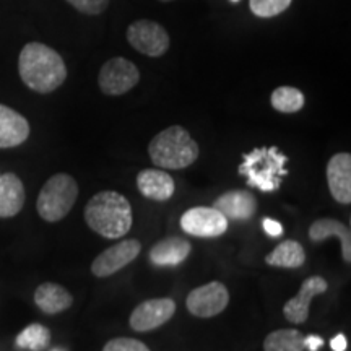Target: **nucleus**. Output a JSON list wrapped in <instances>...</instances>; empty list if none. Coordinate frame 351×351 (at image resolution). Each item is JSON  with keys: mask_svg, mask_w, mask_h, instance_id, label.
Segmentation results:
<instances>
[{"mask_svg": "<svg viewBox=\"0 0 351 351\" xmlns=\"http://www.w3.org/2000/svg\"><path fill=\"white\" fill-rule=\"evenodd\" d=\"M288 156L276 147L254 148L245 153L239 165V174L247 178V186L262 192H275L282 186L288 171L285 169Z\"/></svg>", "mask_w": 351, "mask_h": 351, "instance_id": "4", "label": "nucleus"}, {"mask_svg": "<svg viewBox=\"0 0 351 351\" xmlns=\"http://www.w3.org/2000/svg\"><path fill=\"white\" fill-rule=\"evenodd\" d=\"M127 41L137 52L160 57L169 49V34L160 23L152 20L134 21L127 28Z\"/></svg>", "mask_w": 351, "mask_h": 351, "instance_id": "7", "label": "nucleus"}, {"mask_svg": "<svg viewBox=\"0 0 351 351\" xmlns=\"http://www.w3.org/2000/svg\"><path fill=\"white\" fill-rule=\"evenodd\" d=\"M56 351H59V350H56Z\"/></svg>", "mask_w": 351, "mask_h": 351, "instance_id": "33", "label": "nucleus"}, {"mask_svg": "<svg viewBox=\"0 0 351 351\" xmlns=\"http://www.w3.org/2000/svg\"><path fill=\"white\" fill-rule=\"evenodd\" d=\"M304 345L306 348H309V351H317L324 345V340L317 335H309L304 337Z\"/></svg>", "mask_w": 351, "mask_h": 351, "instance_id": "29", "label": "nucleus"}, {"mask_svg": "<svg viewBox=\"0 0 351 351\" xmlns=\"http://www.w3.org/2000/svg\"><path fill=\"white\" fill-rule=\"evenodd\" d=\"M78 197V184L72 176L59 173L44 184L38 195L39 217L49 223L60 221L69 215Z\"/></svg>", "mask_w": 351, "mask_h": 351, "instance_id": "5", "label": "nucleus"}, {"mask_svg": "<svg viewBox=\"0 0 351 351\" xmlns=\"http://www.w3.org/2000/svg\"><path fill=\"white\" fill-rule=\"evenodd\" d=\"M160 2H171V0H160Z\"/></svg>", "mask_w": 351, "mask_h": 351, "instance_id": "31", "label": "nucleus"}, {"mask_svg": "<svg viewBox=\"0 0 351 351\" xmlns=\"http://www.w3.org/2000/svg\"><path fill=\"white\" fill-rule=\"evenodd\" d=\"M262 225H263V231H265L269 236H271V238H278V236L283 234L282 223L275 221V219L265 218L262 221Z\"/></svg>", "mask_w": 351, "mask_h": 351, "instance_id": "28", "label": "nucleus"}, {"mask_svg": "<svg viewBox=\"0 0 351 351\" xmlns=\"http://www.w3.org/2000/svg\"><path fill=\"white\" fill-rule=\"evenodd\" d=\"M85 221L99 236L108 239L124 238L130 231L134 217L129 200L114 191L93 195L85 207Z\"/></svg>", "mask_w": 351, "mask_h": 351, "instance_id": "2", "label": "nucleus"}, {"mask_svg": "<svg viewBox=\"0 0 351 351\" xmlns=\"http://www.w3.org/2000/svg\"><path fill=\"white\" fill-rule=\"evenodd\" d=\"M199 145L181 125L161 130L148 145L153 165L161 169H184L199 158Z\"/></svg>", "mask_w": 351, "mask_h": 351, "instance_id": "3", "label": "nucleus"}, {"mask_svg": "<svg viewBox=\"0 0 351 351\" xmlns=\"http://www.w3.org/2000/svg\"><path fill=\"white\" fill-rule=\"evenodd\" d=\"M327 184L333 199L341 205L351 204V155L337 153L327 163Z\"/></svg>", "mask_w": 351, "mask_h": 351, "instance_id": "13", "label": "nucleus"}, {"mask_svg": "<svg viewBox=\"0 0 351 351\" xmlns=\"http://www.w3.org/2000/svg\"><path fill=\"white\" fill-rule=\"evenodd\" d=\"M34 302L43 313L54 315L67 311L72 306L73 296L70 295L69 289L60 287V285L43 283L34 291Z\"/></svg>", "mask_w": 351, "mask_h": 351, "instance_id": "20", "label": "nucleus"}, {"mask_svg": "<svg viewBox=\"0 0 351 351\" xmlns=\"http://www.w3.org/2000/svg\"><path fill=\"white\" fill-rule=\"evenodd\" d=\"M103 351H150L147 345L135 339H127V337H121V339H112L104 345Z\"/></svg>", "mask_w": 351, "mask_h": 351, "instance_id": "26", "label": "nucleus"}, {"mask_svg": "<svg viewBox=\"0 0 351 351\" xmlns=\"http://www.w3.org/2000/svg\"><path fill=\"white\" fill-rule=\"evenodd\" d=\"M140 194L150 200L166 202L174 195V179L163 169H143L137 174Z\"/></svg>", "mask_w": 351, "mask_h": 351, "instance_id": "15", "label": "nucleus"}, {"mask_svg": "<svg viewBox=\"0 0 351 351\" xmlns=\"http://www.w3.org/2000/svg\"><path fill=\"white\" fill-rule=\"evenodd\" d=\"M25 205V187L13 173L0 174V218H12Z\"/></svg>", "mask_w": 351, "mask_h": 351, "instance_id": "18", "label": "nucleus"}, {"mask_svg": "<svg viewBox=\"0 0 351 351\" xmlns=\"http://www.w3.org/2000/svg\"><path fill=\"white\" fill-rule=\"evenodd\" d=\"M142 251V244L137 239H124L103 251L91 263V274L98 278H106L129 265Z\"/></svg>", "mask_w": 351, "mask_h": 351, "instance_id": "9", "label": "nucleus"}, {"mask_svg": "<svg viewBox=\"0 0 351 351\" xmlns=\"http://www.w3.org/2000/svg\"><path fill=\"white\" fill-rule=\"evenodd\" d=\"M270 103L275 111L283 114H293L304 108V95L295 86H280L271 93Z\"/></svg>", "mask_w": 351, "mask_h": 351, "instance_id": "23", "label": "nucleus"}, {"mask_svg": "<svg viewBox=\"0 0 351 351\" xmlns=\"http://www.w3.org/2000/svg\"><path fill=\"white\" fill-rule=\"evenodd\" d=\"M232 2H238V0H232Z\"/></svg>", "mask_w": 351, "mask_h": 351, "instance_id": "32", "label": "nucleus"}, {"mask_svg": "<svg viewBox=\"0 0 351 351\" xmlns=\"http://www.w3.org/2000/svg\"><path fill=\"white\" fill-rule=\"evenodd\" d=\"M230 302L228 288L219 282H210L204 287L192 289L189 293L186 306L192 315L200 319H210L221 314Z\"/></svg>", "mask_w": 351, "mask_h": 351, "instance_id": "8", "label": "nucleus"}, {"mask_svg": "<svg viewBox=\"0 0 351 351\" xmlns=\"http://www.w3.org/2000/svg\"><path fill=\"white\" fill-rule=\"evenodd\" d=\"M330 346H332L333 351H345L346 346H348V343H346L345 335H341V333H339V335H337L335 339L330 341Z\"/></svg>", "mask_w": 351, "mask_h": 351, "instance_id": "30", "label": "nucleus"}, {"mask_svg": "<svg viewBox=\"0 0 351 351\" xmlns=\"http://www.w3.org/2000/svg\"><path fill=\"white\" fill-rule=\"evenodd\" d=\"M291 2L293 0H249V7L256 16L271 19L287 10Z\"/></svg>", "mask_w": 351, "mask_h": 351, "instance_id": "25", "label": "nucleus"}, {"mask_svg": "<svg viewBox=\"0 0 351 351\" xmlns=\"http://www.w3.org/2000/svg\"><path fill=\"white\" fill-rule=\"evenodd\" d=\"M140 82V72L137 65L124 57L109 59L101 67L98 83L101 91L108 96H121L137 86Z\"/></svg>", "mask_w": 351, "mask_h": 351, "instance_id": "6", "label": "nucleus"}, {"mask_svg": "<svg viewBox=\"0 0 351 351\" xmlns=\"http://www.w3.org/2000/svg\"><path fill=\"white\" fill-rule=\"evenodd\" d=\"M328 289L327 280H324L322 276L314 275L309 276V278L304 280L301 283L300 291L295 298H291L287 304L283 307V315L288 322L295 324V326H300V324H304L307 317H309V307L311 301H313L314 296L322 295Z\"/></svg>", "mask_w": 351, "mask_h": 351, "instance_id": "12", "label": "nucleus"}, {"mask_svg": "<svg viewBox=\"0 0 351 351\" xmlns=\"http://www.w3.org/2000/svg\"><path fill=\"white\" fill-rule=\"evenodd\" d=\"M309 238L314 243H320L328 238H339L341 243V257L346 263L351 262V232L350 226L335 218H320L309 228Z\"/></svg>", "mask_w": 351, "mask_h": 351, "instance_id": "17", "label": "nucleus"}, {"mask_svg": "<svg viewBox=\"0 0 351 351\" xmlns=\"http://www.w3.org/2000/svg\"><path fill=\"white\" fill-rule=\"evenodd\" d=\"M176 313V302L171 298H156L140 302L132 311L129 324L135 332H150L165 326Z\"/></svg>", "mask_w": 351, "mask_h": 351, "instance_id": "11", "label": "nucleus"}, {"mask_svg": "<svg viewBox=\"0 0 351 351\" xmlns=\"http://www.w3.org/2000/svg\"><path fill=\"white\" fill-rule=\"evenodd\" d=\"M21 80L36 93H51L67 78V67L59 52L41 43H28L20 52Z\"/></svg>", "mask_w": 351, "mask_h": 351, "instance_id": "1", "label": "nucleus"}, {"mask_svg": "<svg viewBox=\"0 0 351 351\" xmlns=\"http://www.w3.org/2000/svg\"><path fill=\"white\" fill-rule=\"evenodd\" d=\"M67 2L85 15H99L109 5V0H67Z\"/></svg>", "mask_w": 351, "mask_h": 351, "instance_id": "27", "label": "nucleus"}, {"mask_svg": "<svg viewBox=\"0 0 351 351\" xmlns=\"http://www.w3.org/2000/svg\"><path fill=\"white\" fill-rule=\"evenodd\" d=\"M304 335L295 328H282L267 335L263 351H304Z\"/></svg>", "mask_w": 351, "mask_h": 351, "instance_id": "22", "label": "nucleus"}, {"mask_svg": "<svg viewBox=\"0 0 351 351\" xmlns=\"http://www.w3.org/2000/svg\"><path fill=\"white\" fill-rule=\"evenodd\" d=\"M28 137V121L15 109L0 104V148L19 147Z\"/></svg>", "mask_w": 351, "mask_h": 351, "instance_id": "16", "label": "nucleus"}, {"mask_svg": "<svg viewBox=\"0 0 351 351\" xmlns=\"http://www.w3.org/2000/svg\"><path fill=\"white\" fill-rule=\"evenodd\" d=\"M306 262L304 247L298 241L288 239L283 241L265 257V263L270 267H280V269H300Z\"/></svg>", "mask_w": 351, "mask_h": 351, "instance_id": "21", "label": "nucleus"}, {"mask_svg": "<svg viewBox=\"0 0 351 351\" xmlns=\"http://www.w3.org/2000/svg\"><path fill=\"white\" fill-rule=\"evenodd\" d=\"M191 243L184 238H166L156 243L150 251V262L156 267H176L191 254Z\"/></svg>", "mask_w": 351, "mask_h": 351, "instance_id": "19", "label": "nucleus"}, {"mask_svg": "<svg viewBox=\"0 0 351 351\" xmlns=\"http://www.w3.org/2000/svg\"><path fill=\"white\" fill-rule=\"evenodd\" d=\"M213 208L218 210L226 219H249L256 215L257 200L249 191H228L213 202Z\"/></svg>", "mask_w": 351, "mask_h": 351, "instance_id": "14", "label": "nucleus"}, {"mask_svg": "<svg viewBox=\"0 0 351 351\" xmlns=\"http://www.w3.org/2000/svg\"><path fill=\"white\" fill-rule=\"evenodd\" d=\"M51 341V332L41 324H32L25 328L23 332L16 337V345L20 348H26L32 351H43L47 348Z\"/></svg>", "mask_w": 351, "mask_h": 351, "instance_id": "24", "label": "nucleus"}, {"mask_svg": "<svg viewBox=\"0 0 351 351\" xmlns=\"http://www.w3.org/2000/svg\"><path fill=\"white\" fill-rule=\"evenodd\" d=\"M181 228L195 238H218L228 230V219L213 207H195L181 217Z\"/></svg>", "mask_w": 351, "mask_h": 351, "instance_id": "10", "label": "nucleus"}]
</instances>
